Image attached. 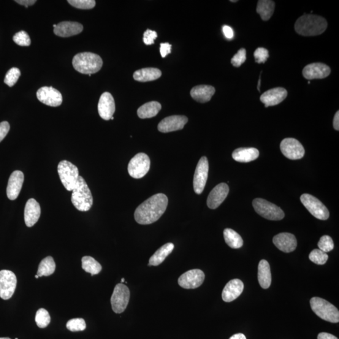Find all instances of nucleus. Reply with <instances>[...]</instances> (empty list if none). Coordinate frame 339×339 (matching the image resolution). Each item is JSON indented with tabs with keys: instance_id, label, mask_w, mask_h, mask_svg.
Returning <instances> with one entry per match:
<instances>
[{
	"instance_id": "nucleus-4",
	"label": "nucleus",
	"mask_w": 339,
	"mask_h": 339,
	"mask_svg": "<svg viewBox=\"0 0 339 339\" xmlns=\"http://www.w3.org/2000/svg\"><path fill=\"white\" fill-rule=\"evenodd\" d=\"M71 201L78 211L86 212L93 204V197L83 177H79L76 186L72 191Z\"/></svg>"
},
{
	"instance_id": "nucleus-55",
	"label": "nucleus",
	"mask_w": 339,
	"mask_h": 339,
	"mask_svg": "<svg viewBox=\"0 0 339 339\" xmlns=\"http://www.w3.org/2000/svg\"><path fill=\"white\" fill-rule=\"evenodd\" d=\"M39 278V276H38L37 275H35V278Z\"/></svg>"
},
{
	"instance_id": "nucleus-31",
	"label": "nucleus",
	"mask_w": 339,
	"mask_h": 339,
	"mask_svg": "<svg viewBox=\"0 0 339 339\" xmlns=\"http://www.w3.org/2000/svg\"><path fill=\"white\" fill-rule=\"evenodd\" d=\"M174 249V245L169 243L165 244L159 248L149 259L148 266H159L165 261V258L172 253Z\"/></svg>"
},
{
	"instance_id": "nucleus-21",
	"label": "nucleus",
	"mask_w": 339,
	"mask_h": 339,
	"mask_svg": "<svg viewBox=\"0 0 339 339\" xmlns=\"http://www.w3.org/2000/svg\"><path fill=\"white\" fill-rule=\"evenodd\" d=\"M273 242L278 249L284 253H291L297 246V241L294 234L289 232L280 233L273 239Z\"/></svg>"
},
{
	"instance_id": "nucleus-51",
	"label": "nucleus",
	"mask_w": 339,
	"mask_h": 339,
	"mask_svg": "<svg viewBox=\"0 0 339 339\" xmlns=\"http://www.w3.org/2000/svg\"><path fill=\"white\" fill-rule=\"evenodd\" d=\"M333 126L334 127L335 130L338 131L339 130V111H337V113H335L334 116V118H333Z\"/></svg>"
},
{
	"instance_id": "nucleus-14",
	"label": "nucleus",
	"mask_w": 339,
	"mask_h": 339,
	"mask_svg": "<svg viewBox=\"0 0 339 339\" xmlns=\"http://www.w3.org/2000/svg\"><path fill=\"white\" fill-rule=\"evenodd\" d=\"M205 274L202 270L195 269L187 271L178 278L179 285L185 289H195L202 285Z\"/></svg>"
},
{
	"instance_id": "nucleus-16",
	"label": "nucleus",
	"mask_w": 339,
	"mask_h": 339,
	"mask_svg": "<svg viewBox=\"0 0 339 339\" xmlns=\"http://www.w3.org/2000/svg\"><path fill=\"white\" fill-rule=\"evenodd\" d=\"M330 72V68L327 65L316 62L306 66L303 69L302 74L306 80H322L329 76Z\"/></svg>"
},
{
	"instance_id": "nucleus-50",
	"label": "nucleus",
	"mask_w": 339,
	"mask_h": 339,
	"mask_svg": "<svg viewBox=\"0 0 339 339\" xmlns=\"http://www.w3.org/2000/svg\"><path fill=\"white\" fill-rule=\"evenodd\" d=\"M318 339H338L335 336L330 334V333L327 332L320 333L318 335Z\"/></svg>"
},
{
	"instance_id": "nucleus-12",
	"label": "nucleus",
	"mask_w": 339,
	"mask_h": 339,
	"mask_svg": "<svg viewBox=\"0 0 339 339\" xmlns=\"http://www.w3.org/2000/svg\"><path fill=\"white\" fill-rule=\"evenodd\" d=\"M280 150L284 156L290 160L302 159L305 154V149L303 145L299 141L292 138H284L282 141Z\"/></svg>"
},
{
	"instance_id": "nucleus-58",
	"label": "nucleus",
	"mask_w": 339,
	"mask_h": 339,
	"mask_svg": "<svg viewBox=\"0 0 339 339\" xmlns=\"http://www.w3.org/2000/svg\"><path fill=\"white\" fill-rule=\"evenodd\" d=\"M111 120H113V119H114L113 116L112 118H111Z\"/></svg>"
},
{
	"instance_id": "nucleus-30",
	"label": "nucleus",
	"mask_w": 339,
	"mask_h": 339,
	"mask_svg": "<svg viewBox=\"0 0 339 339\" xmlns=\"http://www.w3.org/2000/svg\"><path fill=\"white\" fill-rule=\"evenodd\" d=\"M162 109L161 103L157 101H151L138 108L137 114L141 119L151 118L158 115Z\"/></svg>"
},
{
	"instance_id": "nucleus-36",
	"label": "nucleus",
	"mask_w": 339,
	"mask_h": 339,
	"mask_svg": "<svg viewBox=\"0 0 339 339\" xmlns=\"http://www.w3.org/2000/svg\"><path fill=\"white\" fill-rule=\"evenodd\" d=\"M51 319L49 313L44 308H40L38 310L35 316V322L39 328L47 327L50 323Z\"/></svg>"
},
{
	"instance_id": "nucleus-54",
	"label": "nucleus",
	"mask_w": 339,
	"mask_h": 339,
	"mask_svg": "<svg viewBox=\"0 0 339 339\" xmlns=\"http://www.w3.org/2000/svg\"><path fill=\"white\" fill-rule=\"evenodd\" d=\"M124 281H125V280H124V278H122V279H121V282H122V283H123V282H124Z\"/></svg>"
},
{
	"instance_id": "nucleus-56",
	"label": "nucleus",
	"mask_w": 339,
	"mask_h": 339,
	"mask_svg": "<svg viewBox=\"0 0 339 339\" xmlns=\"http://www.w3.org/2000/svg\"><path fill=\"white\" fill-rule=\"evenodd\" d=\"M53 27H54V28H56V27H57V25H56V24H55V25H54Z\"/></svg>"
},
{
	"instance_id": "nucleus-38",
	"label": "nucleus",
	"mask_w": 339,
	"mask_h": 339,
	"mask_svg": "<svg viewBox=\"0 0 339 339\" xmlns=\"http://www.w3.org/2000/svg\"><path fill=\"white\" fill-rule=\"evenodd\" d=\"M66 327L71 332H80L86 329V324L83 319H73L67 322Z\"/></svg>"
},
{
	"instance_id": "nucleus-49",
	"label": "nucleus",
	"mask_w": 339,
	"mask_h": 339,
	"mask_svg": "<svg viewBox=\"0 0 339 339\" xmlns=\"http://www.w3.org/2000/svg\"><path fill=\"white\" fill-rule=\"evenodd\" d=\"M15 2L21 5H23V6H25L26 8H28L29 6L34 5L37 1L36 0H16Z\"/></svg>"
},
{
	"instance_id": "nucleus-10",
	"label": "nucleus",
	"mask_w": 339,
	"mask_h": 339,
	"mask_svg": "<svg viewBox=\"0 0 339 339\" xmlns=\"http://www.w3.org/2000/svg\"><path fill=\"white\" fill-rule=\"evenodd\" d=\"M130 292L127 286L123 283L116 284L111 298L112 309L116 314L123 313L128 305Z\"/></svg>"
},
{
	"instance_id": "nucleus-29",
	"label": "nucleus",
	"mask_w": 339,
	"mask_h": 339,
	"mask_svg": "<svg viewBox=\"0 0 339 339\" xmlns=\"http://www.w3.org/2000/svg\"><path fill=\"white\" fill-rule=\"evenodd\" d=\"M257 278L262 288L267 289L271 283V274L269 263L265 259L260 261L258 265Z\"/></svg>"
},
{
	"instance_id": "nucleus-35",
	"label": "nucleus",
	"mask_w": 339,
	"mask_h": 339,
	"mask_svg": "<svg viewBox=\"0 0 339 339\" xmlns=\"http://www.w3.org/2000/svg\"><path fill=\"white\" fill-rule=\"evenodd\" d=\"M82 268L86 272L91 273L92 276L97 275L102 270L101 264L91 256L83 257Z\"/></svg>"
},
{
	"instance_id": "nucleus-33",
	"label": "nucleus",
	"mask_w": 339,
	"mask_h": 339,
	"mask_svg": "<svg viewBox=\"0 0 339 339\" xmlns=\"http://www.w3.org/2000/svg\"><path fill=\"white\" fill-rule=\"evenodd\" d=\"M224 238L225 242L232 249H239L243 245L242 238L233 229L229 228L224 229Z\"/></svg>"
},
{
	"instance_id": "nucleus-23",
	"label": "nucleus",
	"mask_w": 339,
	"mask_h": 339,
	"mask_svg": "<svg viewBox=\"0 0 339 339\" xmlns=\"http://www.w3.org/2000/svg\"><path fill=\"white\" fill-rule=\"evenodd\" d=\"M40 214L41 208L39 202L34 199H30L26 203L24 211V219L26 226L29 227L34 226L39 221Z\"/></svg>"
},
{
	"instance_id": "nucleus-6",
	"label": "nucleus",
	"mask_w": 339,
	"mask_h": 339,
	"mask_svg": "<svg viewBox=\"0 0 339 339\" xmlns=\"http://www.w3.org/2000/svg\"><path fill=\"white\" fill-rule=\"evenodd\" d=\"M58 172L65 188L68 191H72L80 177L78 168L71 162L62 161L58 165Z\"/></svg>"
},
{
	"instance_id": "nucleus-18",
	"label": "nucleus",
	"mask_w": 339,
	"mask_h": 339,
	"mask_svg": "<svg viewBox=\"0 0 339 339\" xmlns=\"http://www.w3.org/2000/svg\"><path fill=\"white\" fill-rule=\"evenodd\" d=\"M287 96L288 92L285 89L280 87L265 92L260 97V101L265 105L266 108L273 107L283 101Z\"/></svg>"
},
{
	"instance_id": "nucleus-15",
	"label": "nucleus",
	"mask_w": 339,
	"mask_h": 339,
	"mask_svg": "<svg viewBox=\"0 0 339 339\" xmlns=\"http://www.w3.org/2000/svg\"><path fill=\"white\" fill-rule=\"evenodd\" d=\"M37 97L39 101L49 107H58L62 102V96L61 93L53 87H42L38 90Z\"/></svg>"
},
{
	"instance_id": "nucleus-28",
	"label": "nucleus",
	"mask_w": 339,
	"mask_h": 339,
	"mask_svg": "<svg viewBox=\"0 0 339 339\" xmlns=\"http://www.w3.org/2000/svg\"><path fill=\"white\" fill-rule=\"evenodd\" d=\"M161 76V70L152 67L143 68V69L137 70L134 74V78L135 81L143 83L157 80Z\"/></svg>"
},
{
	"instance_id": "nucleus-13",
	"label": "nucleus",
	"mask_w": 339,
	"mask_h": 339,
	"mask_svg": "<svg viewBox=\"0 0 339 339\" xmlns=\"http://www.w3.org/2000/svg\"><path fill=\"white\" fill-rule=\"evenodd\" d=\"M208 162L206 157L200 159L195 169L194 177V189L197 194H201L208 178Z\"/></svg>"
},
{
	"instance_id": "nucleus-3",
	"label": "nucleus",
	"mask_w": 339,
	"mask_h": 339,
	"mask_svg": "<svg viewBox=\"0 0 339 339\" xmlns=\"http://www.w3.org/2000/svg\"><path fill=\"white\" fill-rule=\"evenodd\" d=\"M102 64L101 57L91 53L78 54L72 60V65L74 69L84 74H95L101 70Z\"/></svg>"
},
{
	"instance_id": "nucleus-46",
	"label": "nucleus",
	"mask_w": 339,
	"mask_h": 339,
	"mask_svg": "<svg viewBox=\"0 0 339 339\" xmlns=\"http://www.w3.org/2000/svg\"><path fill=\"white\" fill-rule=\"evenodd\" d=\"M10 124L7 121H3L0 123V142L4 139L9 132Z\"/></svg>"
},
{
	"instance_id": "nucleus-5",
	"label": "nucleus",
	"mask_w": 339,
	"mask_h": 339,
	"mask_svg": "<svg viewBox=\"0 0 339 339\" xmlns=\"http://www.w3.org/2000/svg\"><path fill=\"white\" fill-rule=\"evenodd\" d=\"M310 302L311 310L320 318L331 323L339 322V311L332 303L319 297L311 298Z\"/></svg>"
},
{
	"instance_id": "nucleus-37",
	"label": "nucleus",
	"mask_w": 339,
	"mask_h": 339,
	"mask_svg": "<svg viewBox=\"0 0 339 339\" xmlns=\"http://www.w3.org/2000/svg\"><path fill=\"white\" fill-rule=\"evenodd\" d=\"M328 258H329V256L327 254L319 249H314L309 255V259L310 261L319 265L325 264Z\"/></svg>"
},
{
	"instance_id": "nucleus-9",
	"label": "nucleus",
	"mask_w": 339,
	"mask_h": 339,
	"mask_svg": "<svg viewBox=\"0 0 339 339\" xmlns=\"http://www.w3.org/2000/svg\"><path fill=\"white\" fill-rule=\"evenodd\" d=\"M150 160L147 154L139 153L129 162L127 170L132 177L141 178L144 177L150 170Z\"/></svg>"
},
{
	"instance_id": "nucleus-22",
	"label": "nucleus",
	"mask_w": 339,
	"mask_h": 339,
	"mask_svg": "<svg viewBox=\"0 0 339 339\" xmlns=\"http://www.w3.org/2000/svg\"><path fill=\"white\" fill-rule=\"evenodd\" d=\"M97 108L101 118L105 120H110L115 112V99L112 95L108 92L103 93L100 97Z\"/></svg>"
},
{
	"instance_id": "nucleus-45",
	"label": "nucleus",
	"mask_w": 339,
	"mask_h": 339,
	"mask_svg": "<svg viewBox=\"0 0 339 339\" xmlns=\"http://www.w3.org/2000/svg\"><path fill=\"white\" fill-rule=\"evenodd\" d=\"M157 37L158 35L155 31H151L150 29L146 30L143 34V42L146 45H152Z\"/></svg>"
},
{
	"instance_id": "nucleus-39",
	"label": "nucleus",
	"mask_w": 339,
	"mask_h": 339,
	"mask_svg": "<svg viewBox=\"0 0 339 339\" xmlns=\"http://www.w3.org/2000/svg\"><path fill=\"white\" fill-rule=\"evenodd\" d=\"M20 75V70L18 68L13 67L7 72L4 82L9 87H12L17 83Z\"/></svg>"
},
{
	"instance_id": "nucleus-32",
	"label": "nucleus",
	"mask_w": 339,
	"mask_h": 339,
	"mask_svg": "<svg viewBox=\"0 0 339 339\" xmlns=\"http://www.w3.org/2000/svg\"><path fill=\"white\" fill-rule=\"evenodd\" d=\"M275 4L271 0H259L257 2L256 12L263 20H270L275 11Z\"/></svg>"
},
{
	"instance_id": "nucleus-25",
	"label": "nucleus",
	"mask_w": 339,
	"mask_h": 339,
	"mask_svg": "<svg viewBox=\"0 0 339 339\" xmlns=\"http://www.w3.org/2000/svg\"><path fill=\"white\" fill-rule=\"evenodd\" d=\"M83 25L75 21H62L54 28V32L61 37H69L80 34L83 31Z\"/></svg>"
},
{
	"instance_id": "nucleus-11",
	"label": "nucleus",
	"mask_w": 339,
	"mask_h": 339,
	"mask_svg": "<svg viewBox=\"0 0 339 339\" xmlns=\"http://www.w3.org/2000/svg\"><path fill=\"white\" fill-rule=\"evenodd\" d=\"M17 284V276L12 271H0V297L2 299L7 300L12 297Z\"/></svg>"
},
{
	"instance_id": "nucleus-7",
	"label": "nucleus",
	"mask_w": 339,
	"mask_h": 339,
	"mask_svg": "<svg viewBox=\"0 0 339 339\" xmlns=\"http://www.w3.org/2000/svg\"><path fill=\"white\" fill-rule=\"evenodd\" d=\"M255 211L259 215L270 221H280L284 217V213L280 207L263 199H255L253 201Z\"/></svg>"
},
{
	"instance_id": "nucleus-44",
	"label": "nucleus",
	"mask_w": 339,
	"mask_h": 339,
	"mask_svg": "<svg viewBox=\"0 0 339 339\" xmlns=\"http://www.w3.org/2000/svg\"><path fill=\"white\" fill-rule=\"evenodd\" d=\"M269 51L267 48L263 47L257 48L254 53L255 61L257 64L265 63L268 58H269Z\"/></svg>"
},
{
	"instance_id": "nucleus-20",
	"label": "nucleus",
	"mask_w": 339,
	"mask_h": 339,
	"mask_svg": "<svg viewBox=\"0 0 339 339\" xmlns=\"http://www.w3.org/2000/svg\"><path fill=\"white\" fill-rule=\"evenodd\" d=\"M24 174L20 170H16L11 174L7 188L8 198L11 200L17 199L22 188Z\"/></svg>"
},
{
	"instance_id": "nucleus-17",
	"label": "nucleus",
	"mask_w": 339,
	"mask_h": 339,
	"mask_svg": "<svg viewBox=\"0 0 339 339\" xmlns=\"http://www.w3.org/2000/svg\"><path fill=\"white\" fill-rule=\"evenodd\" d=\"M188 118L185 116H170L162 119L158 125L159 132L169 133L182 129L185 126Z\"/></svg>"
},
{
	"instance_id": "nucleus-57",
	"label": "nucleus",
	"mask_w": 339,
	"mask_h": 339,
	"mask_svg": "<svg viewBox=\"0 0 339 339\" xmlns=\"http://www.w3.org/2000/svg\"><path fill=\"white\" fill-rule=\"evenodd\" d=\"M230 2H237L238 1H237H237H236V0H235V1H232V0H231V1H230Z\"/></svg>"
},
{
	"instance_id": "nucleus-41",
	"label": "nucleus",
	"mask_w": 339,
	"mask_h": 339,
	"mask_svg": "<svg viewBox=\"0 0 339 339\" xmlns=\"http://www.w3.org/2000/svg\"><path fill=\"white\" fill-rule=\"evenodd\" d=\"M318 246L319 249L327 253L328 252L333 250V248H334V244H333L332 238L330 237L329 236L325 235L320 239Z\"/></svg>"
},
{
	"instance_id": "nucleus-19",
	"label": "nucleus",
	"mask_w": 339,
	"mask_h": 339,
	"mask_svg": "<svg viewBox=\"0 0 339 339\" xmlns=\"http://www.w3.org/2000/svg\"><path fill=\"white\" fill-rule=\"evenodd\" d=\"M229 192V186L225 183L218 184L208 195L207 204L211 210L218 208L224 201Z\"/></svg>"
},
{
	"instance_id": "nucleus-26",
	"label": "nucleus",
	"mask_w": 339,
	"mask_h": 339,
	"mask_svg": "<svg viewBox=\"0 0 339 339\" xmlns=\"http://www.w3.org/2000/svg\"><path fill=\"white\" fill-rule=\"evenodd\" d=\"M215 93L216 89L212 86L199 85L192 89L191 95L195 101L205 103L210 101Z\"/></svg>"
},
{
	"instance_id": "nucleus-40",
	"label": "nucleus",
	"mask_w": 339,
	"mask_h": 339,
	"mask_svg": "<svg viewBox=\"0 0 339 339\" xmlns=\"http://www.w3.org/2000/svg\"><path fill=\"white\" fill-rule=\"evenodd\" d=\"M68 3L78 9L89 10L96 6L94 0H69Z\"/></svg>"
},
{
	"instance_id": "nucleus-48",
	"label": "nucleus",
	"mask_w": 339,
	"mask_h": 339,
	"mask_svg": "<svg viewBox=\"0 0 339 339\" xmlns=\"http://www.w3.org/2000/svg\"><path fill=\"white\" fill-rule=\"evenodd\" d=\"M222 31H223L225 37L228 39H232L234 37V32L231 27L227 25H224L222 27Z\"/></svg>"
},
{
	"instance_id": "nucleus-53",
	"label": "nucleus",
	"mask_w": 339,
	"mask_h": 339,
	"mask_svg": "<svg viewBox=\"0 0 339 339\" xmlns=\"http://www.w3.org/2000/svg\"><path fill=\"white\" fill-rule=\"evenodd\" d=\"M0 339H11V338H10L9 337H1V338H0Z\"/></svg>"
},
{
	"instance_id": "nucleus-2",
	"label": "nucleus",
	"mask_w": 339,
	"mask_h": 339,
	"mask_svg": "<svg viewBox=\"0 0 339 339\" xmlns=\"http://www.w3.org/2000/svg\"><path fill=\"white\" fill-rule=\"evenodd\" d=\"M327 21L321 16L304 14L296 21L295 30L298 34L305 37L317 36L326 31Z\"/></svg>"
},
{
	"instance_id": "nucleus-43",
	"label": "nucleus",
	"mask_w": 339,
	"mask_h": 339,
	"mask_svg": "<svg viewBox=\"0 0 339 339\" xmlns=\"http://www.w3.org/2000/svg\"><path fill=\"white\" fill-rule=\"evenodd\" d=\"M246 60V50L245 48H243L238 51V53L233 57L230 62H231L233 66L239 67L243 63H245Z\"/></svg>"
},
{
	"instance_id": "nucleus-34",
	"label": "nucleus",
	"mask_w": 339,
	"mask_h": 339,
	"mask_svg": "<svg viewBox=\"0 0 339 339\" xmlns=\"http://www.w3.org/2000/svg\"><path fill=\"white\" fill-rule=\"evenodd\" d=\"M56 265L53 257L47 256L40 262L37 275L39 277L43 276H48L55 272Z\"/></svg>"
},
{
	"instance_id": "nucleus-47",
	"label": "nucleus",
	"mask_w": 339,
	"mask_h": 339,
	"mask_svg": "<svg viewBox=\"0 0 339 339\" xmlns=\"http://www.w3.org/2000/svg\"><path fill=\"white\" fill-rule=\"evenodd\" d=\"M171 49H172V45L169 43H162L161 44V56L163 58H165L168 54L171 53Z\"/></svg>"
},
{
	"instance_id": "nucleus-24",
	"label": "nucleus",
	"mask_w": 339,
	"mask_h": 339,
	"mask_svg": "<svg viewBox=\"0 0 339 339\" xmlns=\"http://www.w3.org/2000/svg\"><path fill=\"white\" fill-rule=\"evenodd\" d=\"M244 290L243 281L239 279L230 280L225 286L222 293V300L226 302H231L242 294Z\"/></svg>"
},
{
	"instance_id": "nucleus-27",
	"label": "nucleus",
	"mask_w": 339,
	"mask_h": 339,
	"mask_svg": "<svg viewBox=\"0 0 339 339\" xmlns=\"http://www.w3.org/2000/svg\"><path fill=\"white\" fill-rule=\"evenodd\" d=\"M259 151L255 148H239L233 151L232 157L234 161L248 163L258 158Z\"/></svg>"
},
{
	"instance_id": "nucleus-8",
	"label": "nucleus",
	"mask_w": 339,
	"mask_h": 339,
	"mask_svg": "<svg viewBox=\"0 0 339 339\" xmlns=\"http://www.w3.org/2000/svg\"><path fill=\"white\" fill-rule=\"evenodd\" d=\"M300 200L306 210L315 218L323 221L329 219L330 216L329 210L321 201L313 195L308 194H303L300 197Z\"/></svg>"
},
{
	"instance_id": "nucleus-42",
	"label": "nucleus",
	"mask_w": 339,
	"mask_h": 339,
	"mask_svg": "<svg viewBox=\"0 0 339 339\" xmlns=\"http://www.w3.org/2000/svg\"><path fill=\"white\" fill-rule=\"evenodd\" d=\"M13 40L17 45L23 47H28L31 44V38L25 31L18 32L13 36Z\"/></svg>"
},
{
	"instance_id": "nucleus-1",
	"label": "nucleus",
	"mask_w": 339,
	"mask_h": 339,
	"mask_svg": "<svg viewBox=\"0 0 339 339\" xmlns=\"http://www.w3.org/2000/svg\"><path fill=\"white\" fill-rule=\"evenodd\" d=\"M169 200L164 194H157L149 198L137 208L135 219L138 224L148 225L161 218L167 210Z\"/></svg>"
},
{
	"instance_id": "nucleus-59",
	"label": "nucleus",
	"mask_w": 339,
	"mask_h": 339,
	"mask_svg": "<svg viewBox=\"0 0 339 339\" xmlns=\"http://www.w3.org/2000/svg\"><path fill=\"white\" fill-rule=\"evenodd\" d=\"M15 339H18V338H15Z\"/></svg>"
},
{
	"instance_id": "nucleus-52",
	"label": "nucleus",
	"mask_w": 339,
	"mask_h": 339,
	"mask_svg": "<svg viewBox=\"0 0 339 339\" xmlns=\"http://www.w3.org/2000/svg\"><path fill=\"white\" fill-rule=\"evenodd\" d=\"M229 339H246V337L243 333H239L233 335Z\"/></svg>"
}]
</instances>
